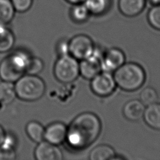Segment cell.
I'll use <instances>...</instances> for the list:
<instances>
[{"label": "cell", "instance_id": "obj_1", "mask_svg": "<svg viewBox=\"0 0 160 160\" xmlns=\"http://www.w3.org/2000/svg\"><path fill=\"white\" fill-rule=\"evenodd\" d=\"M101 131V122L99 117L91 112H82L68 127L66 140L71 148L82 149L96 141Z\"/></svg>", "mask_w": 160, "mask_h": 160}, {"label": "cell", "instance_id": "obj_2", "mask_svg": "<svg viewBox=\"0 0 160 160\" xmlns=\"http://www.w3.org/2000/svg\"><path fill=\"white\" fill-rule=\"evenodd\" d=\"M116 86L126 91H134L141 88L146 80L143 68L136 62L124 63L114 71Z\"/></svg>", "mask_w": 160, "mask_h": 160}, {"label": "cell", "instance_id": "obj_3", "mask_svg": "<svg viewBox=\"0 0 160 160\" xmlns=\"http://www.w3.org/2000/svg\"><path fill=\"white\" fill-rule=\"evenodd\" d=\"M30 56L24 51H17L6 57L0 62V78L14 82L26 73Z\"/></svg>", "mask_w": 160, "mask_h": 160}, {"label": "cell", "instance_id": "obj_4", "mask_svg": "<svg viewBox=\"0 0 160 160\" xmlns=\"http://www.w3.org/2000/svg\"><path fill=\"white\" fill-rule=\"evenodd\" d=\"M16 96L26 101H34L44 94L46 85L44 81L37 75H23L14 84Z\"/></svg>", "mask_w": 160, "mask_h": 160}, {"label": "cell", "instance_id": "obj_5", "mask_svg": "<svg viewBox=\"0 0 160 160\" xmlns=\"http://www.w3.org/2000/svg\"><path fill=\"white\" fill-rule=\"evenodd\" d=\"M54 74L62 83L72 82L79 75V62L69 54L59 56L54 64Z\"/></svg>", "mask_w": 160, "mask_h": 160}, {"label": "cell", "instance_id": "obj_6", "mask_svg": "<svg viewBox=\"0 0 160 160\" xmlns=\"http://www.w3.org/2000/svg\"><path fill=\"white\" fill-rule=\"evenodd\" d=\"M68 46L69 54L78 60L88 58L92 54L95 49L92 40L85 34L75 36L68 42Z\"/></svg>", "mask_w": 160, "mask_h": 160}, {"label": "cell", "instance_id": "obj_7", "mask_svg": "<svg viewBox=\"0 0 160 160\" xmlns=\"http://www.w3.org/2000/svg\"><path fill=\"white\" fill-rule=\"evenodd\" d=\"M116 87V84L111 72L101 71L91 79V88L97 96L106 97L111 95Z\"/></svg>", "mask_w": 160, "mask_h": 160}, {"label": "cell", "instance_id": "obj_8", "mask_svg": "<svg viewBox=\"0 0 160 160\" xmlns=\"http://www.w3.org/2000/svg\"><path fill=\"white\" fill-rule=\"evenodd\" d=\"M103 52L98 50L96 48L91 56L79 62V74L84 79L91 80L101 70V59Z\"/></svg>", "mask_w": 160, "mask_h": 160}, {"label": "cell", "instance_id": "obj_9", "mask_svg": "<svg viewBox=\"0 0 160 160\" xmlns=\"http://www.w3.org/2000/svg\"><path fill=\"white\" fill-rule=\"evenodd\" d=\"M125 54L117 48H112L103 52L101 59V70L112 72L125 62Z\"/></svg>", "mask_w": 160, "mask_h": 160}, {"label": "cell", "instance_id": "obj_10", "mask_svg": "<svg viewBox=\"0 0 160 160\" xmlns=\"http://www.w3.org/2000/svg\"><path fill=\"white\" fill-rule=\"evenodd\" d=\"M34 156L37 160H61L63 158L62 153L57 145L44 140L36 146Z\"/></svg>", "mask_w": 160, "mask_h": 160}, {"label": "cell", "instance_id": "obj_11", "mask_svg": "<svg viewBox=\"0 0 160 160\" xmlns=\"http://www.w3.org/2000/svg\"><path fill=\"white\" fill-rule=\"evenodd\" d=\"M68 127L62 122L50 124L44 130V139L51 144L59 145L66 140Z\"/></svg>", "mask_w": 160, "mask_h": 160}, {"label": "cell", "instance_id": "obj_12", "mask_svg": "<svg viewBox=\"0 0 160 160\" xmlns=\"http://www.w3.org/2000/svg\"><path fill=\"white\" fill-rule=\"evenodd\" d=\"M145 108V106L140 100L132 99L124 104L122 113L127 119L136 121L143 117Z\"/></svg>", "mask_w": 160, "mask_h": 160}, {"label": "cell", "instance_id": "obj_13", "mask_svg": "<svg viewBox=\"0 0 160 160\" xmlns=\"http://www.w3.org/2000/svg\"><path fill=\"white\" fill-rule=\"evenodd\" d=\"M142 118L148 126L160 131V103L156 102L147 106Z\"/></svg>", "mask_w": 160, "mask_h": 160}, {"label": "cell", "instance_id": "obj_14", "mask_svg": "<svg viewBox=\"0 0 160 160\" xmlns=\"http://www.w3.org/2000/svg\"><path fill=\"white\" fill-rule=\"evenodd\" d=\"M118 6L123 15L133 17L143 10L145 6V0H119Z\"/></svg>", "mask_w": 160, "mask_h": 160}, {"label": "cell", "instance_id": "obj_15", "mask_svg": "<svg viewBox=\"0 0 160 160\" xmlns=\"http://www.w3.org/2000/svg\"><path fill=\"white\" fill-rule=\"evenodd\" d=\"M16 97L14 84L11 82H0V105L7 106L11 104Z\"/></svg>", "mask_w": 160, "mask_h": 160}, {"label": "cell", "instance_id": "obj_16", "mask_svg": "<svg viewBox=\"0 0 160 160\" xmlns=\"http://www.w3.org/2000/svg\"><path fill=\"white\" fill-rule=\"evenodd\" d=\"M115 156L114 150L111 146L101 144L91 150L89 158L90 160H112Z\"/></svg>", "mask_w": 160, "mask_h": 160}, {"label": "cell", "instance_id": "obj_17", "mask_svg": "<svg viewBox=\"0 0 160 160\" xmlns=\"http://www.w3.org/2000/svg\"><path fill=\"white\" fill-rule=\"evenodd\" d=\"M15 38L13 32L6 25L0 24V53H4L12 49Z\"/></svg>", "mask_w": 160, "mask_h": 160}, {"label": "cell", "instance_id": "obj_18", "mask_svg": "<svg viewBox=\"0 0 160 160\" xmlns=\"http://www.w3.org/2000/svg\"><path fill=\"white\" fill-rule=\"evenodd\" d=\"M15 12L11 0H0V24H9L14 18Z\"/></svg>", "mask_w": 160, "mask_h": 160}, {"label": "cell", "instance_id": "obj_19", "mask_svg": "<svg viewBox=\"0 0 160 160\" xmlns=\"http://www.w3.org/2000/svg\"><path fill=\"white\" fill-rule=\"evenodd\" d=\"M45 129L39 122L32 121L28 123L26 131L29 138L36 142H40L44 140Z\"/></svg>", "mask_w": 160, "mask_h": 160}, {"label": "cell", "instance_id": "obj_20", "mask_svg": "<svg viewBox=\"0 0 160 160\" xmlns=\"http://www.w3.org/2000/svg\"><path fill=\"white\" fill-rule=\"evenodd\" d=\"M83 3L91 14L99 16L108 11L110 5V0H85Z\"/></svg>", "mask_w": 160, "mask_h": 160}, {"label": "cell", "instance_id": "obj_21", "mask_svg": "<svg viewBox=\"0 0 160 160\" xmlns=\"http://www.w3.org/2000/svg\"><path fill=\"white\" fill-rule=\"evenodd\" d=\"M90 12L84 3L73 4L70 11V15L72 21L76 22H83L87 21Z\"/></svg>", "mask_w": 160, "mask_h": 160}, {"label": "cell", "instance_id": "obj_22", "mask_svg": "<svg viewBox=\"0 0 160 160\" xmlns=\"http://www.w3.org/2000/svg\"><path fill=\"white\" fill-rule=\"evenodd\" d=\"M158 94L155 89L147 87L141 91L139 94V100L144 106H148L158 102Z\"/></svg>", "mask_w": 160, "mask_h": 160}, {"label": "cell", "instance_id": "obj_23", "mask_svg": "<svg viewBox=\"0 0 160 160\" xmlns=\"http://www.w3.org/2000/svg\"><path fill=\"white\" fill-rule=\"evenodd\" d=\"M44 68L42 61L36 57H30L26 70V73L28 74L37 75L41 72Z\"/></svg>", "mask_w": 160, "mask_h": 160}, {"label": "cell", "instance_id": "obj_24", "mask_svg": "<svg viewBox=\"0 0 160 160\" xmlns=\"http://www.w3.org/2000/svg\"><path fill=\"white\" fill-rule=\"evenodd\" d=\"M148 20L154 29L160 31V4L154 5L148 14Z\"/></svg>", "mask_w": 160, "mask_h": 160}, {"label": "cell", "instance_id": "obj_25", "mask_svg": "<svg viewBox=\"0 0 160 160\" xmlns=\"http://www.w3.org/2000/svg\"><path fill=\"white\" fill-rule=\"evenodd\" d=\"M16 11L25 12L32 6L33 0H11Z\"/></svg>", "mask_w": 160, "mask_h": 160}, {"label": "cell", "instance_id": "obj_26", "mask_svg": "<svg viewBox=\"0 0 160 160\" xmlns=\"http://www.w3.org/2000/svg\"><path fill=\"white\" fill-rule=\"evenodd\" d=\"M15 149L4 144L0 146V160H12L16 159Z\"/></svg>", "mask_w": 160, "mask_h": 160}, {"label": "cell", "instance_id": "obj_27", "mask_svg": "<svg viewBox=\"0 0 160 160\" xmlns=\"http://www.w3.org/2000/svg\"><path fill=\"white\" fill-rule=\"evenodd\" d=\"M57 51L59 56L69 54L68 42L66 41H60L57 46Z\"/></svg>", "mask_w": 160, "mask_h": 160}, {"label": "cell", "instance_id": "obj_28", "mask_svg": "<svg viewBox=\"0 0 160 160\" xmlns=\"http://www.w3.org/2000/svg\"><path fill=\"white\" fill-rule=\"evenodd\" d=\"M6 133L5 132L4 129H3V128L0 125V146L2 144V143L3 142L4 138L6 137Z\"/></svg>", "mask_w": 160, "mask_h": 160}, {"label": "cell", "instance_id": "obj_29", "mask_svg": "<svg viewBox=\"0 0 160 160\" xmlns=\"http://www.w3.org/2000/svg\"><path fill=\"white\" fill-rule=\"evenodd\" d=\"M71 4H79V3H83L85 0H65Z\"/></svg>", "mask_w": 160, "mask_h": 160}, {"label": "cell", "instance_id": "obj_30", "mask_svg": "<svg viewBox=\"0 0 160 160\" xmlns=\"http://www.w3.org/2000/svg\"><path fill=\"white\" fill-rule=\"evenodd\" d=\"M152 4H154V5H157V4H160V0H149Z\"/></svg>", "mask_w": 160, "mask_h": 160}]
</instances>
